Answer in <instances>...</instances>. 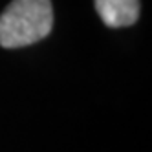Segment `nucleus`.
Returning <instances> with one entry per match:
<instances>
[{"mask_svg": "<svg viewBox=\"0 0 152 152\" xmlns=\"http://www.w3.org/2000/svg\"><path fill=\"white\" fill-rule=\"evenodd\" d=\"M53 28L50 0H13L0 15V46L22 48L42 40Z\"/></svg>", "mask_w": 152, "mask_h": 152, "instance_id": "f257e3e1", "label": "nucleus"}, {"mask_svg": "<svg viewBox=\"0 0 152 152\" xmlns=\"http://www.w3.org/2000/svg\"><path fill=\"white\" fill-rule=\"evenodd\" d=\"M95 9L108 28H125L137 20L139 0H95Z\"/></svg>", "mask_w": 152, "mask_h": 152, "instance_id": "f03ea898", "label": "nucleus"}]
</instances>
